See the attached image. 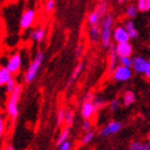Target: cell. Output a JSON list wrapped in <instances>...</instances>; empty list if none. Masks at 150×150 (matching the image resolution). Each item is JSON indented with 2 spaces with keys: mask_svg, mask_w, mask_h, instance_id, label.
Wrapping results in <instances>:
<instances>
[{
  "mask_svg": "<svg viewBox=\"0 0 150 150\" xmlns=\"http://www.w3.org/2000/svg\"><path fill=\"white\" fill-rule=\"evenodd\" d=\"M132 76V71L129 67L125 66H118L112 72V78L117 81H127Z\"/></svg>",
  "mask_w": 150,
  "mask_h": 150,
  "instance_id": "obj_4",
  "label": "cell"
},
{
  "mask_svg": "<svg viewBox=\"0 0 150 150\" xmlns=\"http://www.w3.org/2000/svg\"><path fill=\"white\" fill-rule=\"evenodd\" d=\"M147 60L141 56H136L132 59V68L135 72L137 73H144L147 66Z\"/></svg>",
  "mask_w": 150,
  "mask_h": 150,
  "instance_id": "obj_10",
  "label": "cell"
},
{
  "mask_svg": "<svg viewBox=\"0 0 150 150\" xmlns=\"http://www.w3.org/2000/svg\"><path fill=\"white\" fill-rule=\"evenodd\" d=\"M135 100H136V97H135V93L133 91H125L123 97H122V102H123V105L125 106H130L134 103Z\"/></svg>",
  "mask_w": 150,
  "mask_h": 150,
  "instance_id": "obj_19",
  "label": "cell"
},
{
  "mask_svg": "<svg viewBox=\"0 0 150 150\" xmlns=\"http://www.w3.org/2000/svg\"><path fill=\"white\" fill-rule=\"evenodd\" d=\"M118 55L116 53L115 47H112L110 50V55H108V72L112 73L115 71V69L117 68V62H118Z\"/></svg>",
  "mask_w": 150,
  "mask_h": 150,
  "instance_id": "obj_13",
  "label": "cell"
},
{
  "mask_svg": "<svg viewBox=\"0 0 150 150\" xmlns=\"http://www.w3.org/2000/svg\"><path fill=\"white\" fill-rule=\"evenodd\" d=\"M83 68H84V63L83 62H79L76 66V68L74 69V71H73V73H72V75H71V77H70V79H69V83L68 84H72L73 81L76 79V78L78 77V75L81 74V72L83 71Z\"/></svg>",
  "mask_w": 150,
  "mask_h": 150,
  "instance_id": "obj_21",
  "label": "cell"
},
{
  "mask_svg": "<svg viewBox=\"0 0 150 150\" xmlns=\"http://www.w3.org/2000/svg\"><path fill=\"white\" fill-rule=\"evenodd\" d=\"M144 143H145V146H146V149L150 150V136L147 138V139H146V141L144 142Z\"/></svg>",
  "mask_w": 150,
  "mask_h": 150,
  "instance_id": "obj_38",
  "label": "cell"
},
{
  "mask_svg": "<svg viewBox=\"0 0 150 150\" xmlns=\"http://www.w3.org/2000/svg\"><path fill=\"white\" fill-rule=\"evenodd\" d=\"M129 150H147V149H146L145 143H143L141 141H134L130 144Z\"/></svg>",
  "mask_w": 150,
  "mask_h": 150,
  "instance_id": "obj_24",
  "label": "cell"
},
{
  "mask_svg": "<svg viewBox=\"0 0 150 150\" xmlns=\"http://www.w3.org/2000/svg\"><path fill=\"white\" fill-rule=\"evenodd\" d=\"M4 86H6V91H8L9 93H11V92H12V91L16 88L17 84H16V81L12 78V79H11L10 81H8V83L4 85Z\"/></svg>",
  "mask_w": 150,
  "mask_h": 150,
  "instance_id": "obj_31",
  "label": "cell"
},
{
  "mask_svg": "<svg viewBox=\"0 0 150 150\" xmlns=\"http://www.w3.org/2000/svg\"><path fill=\"white\" fill-rule=\"evenodd\" d=\"M96 112H97V110H96L92 101H84V103L81 105V117L85 120H89L94 115Z\"/></svg>",
  "mask_w": 150,
  "mask_h": 150,
  "instance_id": "obj_8",
  "label": "cell"
},
{
  "mask_svg": "<svg viewBox=\"0 0 150 150\" xmlns=\"http://www.w3.org/2000/svg\"><path fill=\"white\" fill-rule=\"evenodd\" d=\"M69 135H70V129H69V127H68V128H66L64 130H62V132L60 133L59 137H58V139H57V145L60 146V145L63 144L64 142L68 141Z\"/></svg>",
  "mask_w": 150,
  "mask_h": 150,
  "instance_id": "obj_22",
  "label": "cell"
},
{
  "mask_svg": "<svg viewBox=\"0 0 150 150\" xmlns=\"http://www.w3.org/2000/svg\"><path fill=\"white\" fill-rule=\"evenodd\" d=\"M114 26V18L112 15H105L101 24V43L104 47H110L114 31L112 30Z\"/></svg>",
  "mask_w": 150,
  "mask_h": 150,
  "instance_id": "obj_1",
  "label": "cell"
},
{
  "mask_svg": "<svg viewBox=\"0 0 150 150\" xmlns=\"http://www.w3.org/2000/svg\"><path fill=\"white\" fill-rule=\"evenodd\" d=\"M120 129H121V123H120V122L110 121V123L102 130L101 135H102V136H108V135L116 134V133H118V132L120 131Z\"/></svg>",
  "mask_w": 150,
  "mask_h": 150,
  "instance_id": "obj_11",
  "label": "cell"
},
{
  "mask_svg": "<svg viewBox=\"0 0 150 150\" xmlns=\"http://www.w3.org/2000/svg\"><path fill=\"white\" fill-rule=\"evenodd\" d=\"M112 38L117 43H125V42H129L131 39L128 30L125 28V26L116 27V29L114 30V33H112Z\"/></svg>",
  "mask_w": 150,
  "mask_h": 150,
  "instance_id": "obj_6",
  "label": "cell"
},
{
  "mask_svg": "<svg viewBox=\"0 0 150 150\" xmlns=\"http://www.w3.org/2000/svg\"><path fill=\"white\" fill-rule=\"evenodd\" d=\"M119 62H120V64H122V66L129 67V68L132 67V59L128 56L119 57Z\"/></svg>",
  "mask_w": 150,
  "mask_h": 150,
  "instance_id": "obj_28",
  "label": "cell"
},
{
  "mask_svg": "<svg viewBox=\"0 0 150 150\" xmlns=\"http://www.w3.org/2000/svg\"><path fill=\"white\" fill-rule=\"evenodd\" d=\"M125 28L128 30L129 35L131 37V39H137L138 38V31L136 27L134 25V22L132 21V19H128V21H125Z\"/></svg>",
  "mask_w": 150,
  "mask_h": 150,
  "instance_id": "obj_15",
  "label": "cell"
},
{
  "mask_svg": "<svg viewBox=\"0 0 150 150\" xmlns=\"http://www.w3.org/2000/svg\"><path fill=\"white\" fill-rule=\"evenodd\" d=\"M144 74L146 77L150 78V60L147 62V66H146V70H145Z\"/></svg>",
  "mask_w": 150,
  "mask_h": 150,
  "instance_id": "obj_35",
  "label": "cell"
},
{
  "mask_svg": "<svg viewBox=\"0 0 150 150\" xmlns=\"http://www.w3.org/2000/svg\"><path fill=\"white\" fill-rule=\"evenodd\" d=\"M21 92H22V87L21 85H17L15 89L10 93L9 100L6 103V112L12 119H16L18 115V101L21 98Z\"/></svg>",
  "mask_w": 150,
  "mask_h": 150,
  "instance_id": "obj_2",
  "label": "cell"
},
{
  "mask_svg": "<svg viewBox=\"0 0 150 150\" xmlns=\"http://www.w3.org/2000/svg\"><path fill=\"white\" fill-rule=\"evenodd\" d=\"M44 38H45V29L43 27H38L37 29L30 32V39L35 41V42L40 43L44 40Z\"/></svg>",
  "mask_w": 150,
  "mask_h": 150,
  "instance_id": "obj_14",
  "label": "cell"
},
{
  "mask_svg": "<svg viewBox=\"0 0 150 150\" xmlns=\"http://www.w3.org/2000/svg\"><path fill=\"white\" fill-rule=\"evenodd\" d=\"M88 37L91 43H98L101 41V26H91L88 30Z\"/></svg>",
  "mask_w": 150,
  "mask_h": 150,
  "instance_id": "obj_12",
  "label": "cell"
},
{
  "mask_svg": "<svg viewBox=\"0 0 150 150\" xmlns=\"http://www.w3.org/2000/svg\"><path fill=\"white\" fill-rule=\"evenodd\" d=\"M81 53H83V44H78L77 47H76V56H81Z\"/></svg>",
  "mask_w": 150,
  "mask_h": 150,
  "instance_id": "obj_36",
  "label": "cell"
},
{
  "mask_svg": "<svg viewBox=\"0 0 150 150\" xmlns=\"http://www.w3.org/2000/svg\"><path fill=\"white\" fill-rule=\"evenodd\" d=\"M56 8V1L55 0H47L45 3V11L47 13H52Z\"/></svg>",
  "mask_w": 150,
  "mask_h": 150,
  "instance_id": "obj_27",
  "label": "cell"
},
{
  "mask_svg": "<svg viewBox=\"0 0 150 150\" xmlns=\"http://www.w3.org/2000/svg\"><path fill=\"white\" fill-rule=\"evenodd\" d=\"M3 131H4V121H3V119L1 118L0 119V134L1 135L3 134Z\"/></svg>",
  "mask_w": 150,
  "mask_h": 150,
  "instance_id": "obj_37",
  "label": "cell"
},
{
  "mask_svg": "<svg viewBox=\"0 0 150 150\" xmlns=\"http://www.w3.org/2000/svg\"><path fill=\"white\" fill-rule=\"evenodd\" d=\"M137 8L139 12H148V11H150V0H138Z\"/></svg>",
  "mask_w": 150,
  "mask_h": 150,
  "instance_id": "obj_23",
  "label": "cell"
},
{
  "mask_svg": "<svg viewBox=\"0 0 150 150\" xmlns=\"http://www.w3.org/2000/svg\"><path fill=\"white\" fill-rule=\"evenodd\" d=\"M108 8H110V2H108V0H99L97 3V6H96V9L94 10H96L102 17H104L105 14H106V12L108 11Z\"/></svg>",
  "mask_w": 150,
  "mask_h": 150,
  "instance_id": "obj_17",
  "label": "cell"
},
{
  "mask_svg": "<svg viewBox=\"0 0 150 150\" xmlns=\"http://www.w3.org/2000/svg\"><path fill=\"white\" fill-rule=\"evenodd\" d=\"M64 116H66V110L60 108L57 114V125H60L62 122H64Z\"/></svg>",
  "mask_w": 150,
  "mask_h": 150,
  "instance_id": "obj_29",
  "label": "cell"
},
{
  "mask_svg": "<svg viewBox=\"0 0 150 150\" xmlns=\"http://www.w3.org/2000/svg\"><path fill=\"white\" fill-rule=\"evenodd\" d=\"M8 1H11V2H13V1H15V0H8Z\"/></svg>",
  "mask_w": 150,
  "mask_h": 150,
  "instance_id": "obj_41",
  "label": "cell"
},
{
  "mask_svg": "<svg viewBox=\"0 0 150 150\" xmlns=\"http://www.w3.org/2000/svg\"><path fill=\"white\" fill-rule=\"evenodd\" d=\"M35 12L32 9L26 10L25 12L23 13L22 17H21V22H19V26L22 29H28L30 28L35 22Z\"/></svg>",
  "mask_w": 150,
  "mask_h": 150,
  "instance_id": "obj_5",
  "label": "cell"
},
{
  "mask_svg": "<svg viewBox=\"0 0 150 150\" xmlns=\"http://www.w3.org/2000/svg\"><path fill=\"white\" fill-rule=\"evenodd\" d=\"M73 120H74V112L72 110H67L66 116H64V123H66L67 127H70L72 125Z\"/></svg>",
  "mask_w": 150,
  "mask_h": 150,
  "instance_id": "obj_26",
  "label": "cell"
},
{
  "mask_svg": "<svg viewBox=\"0 0 150 150\" xmlns=\"http://www.w3.org/2000/svg\"><path fill=\"white\" fill-rule=\"evenodd\" d=\"M102 18H103V17H102V16H101L100 14L94 10V11H92V12L88 15V25L90 26V27L91 26L99 25Z\"/></svg>",
  "mask_w": 150,
  "mask_h": 150,
  "instance_id": "obj_18",
  "label": "cell"
},
{
  "mask_svg": "<svg viewBox=\"0 0 150 150\" xmlns=\"http://www.w3.org/2000/svg\"><path fill=\"white\" fill-rule=\"evenodd\" d=\"M119 105H120V103H119V100H117V99H115V100L110 101V103L108 104V108H110V112H116V110H118Z\"/></svg>",
  "mask_w": 150,
  "mask_h": 150,
  "instance_id": "obj_32",
  "label": "cell"
},
{
  "mask_svg": "<svg viewBox=\"0 0 150 150\" xmlns=\"http://www.w3.org/2000/svg\"><path fill=\"white\" fill-rule=\"evenodd\" d=\"M137 12H138V8L134 4H130L128 6L127 10H125V15L128 17L129 19H133L135 16L137 15Z\"/></svg>",
  "mask_w": 150,
  "mask_h": 150,
  "instance_id": "obj_20",
  "label": "cell"
},
{
  "mask_svg": "<svg viewBox=\"0 0 150 150\" xmlns=\"http://www.w3.org/2000/svg\"><path fill=\"white\" fill-rule=\"evenodd\" d=\"M93 135H94L93 132L88 131L87 133H86V135H84V137H83V139H81V143H83L84 145L89 144V143L92 141V138H93Z\"/></svg>",
  "mask_w": 150,
  "mask_h": 150,
  "instance_id": "obj_30",
  "label": "cell"
},
{
  "mask_svg": "<svg viewBox=\"0 0 150 150\" xmlns=\"http://www.w3.org/2000/svg\"><path fill=\"white\" fill-rule=\"evenodd\" d=\"M4 150H15V149H14L13 147H11V146H8V147H6Z\"/></svg>",
  "mask_w": 150,
  "mask_h": 150,
  "instance_id": "obj_39",
  "label": "cell"
},
{
  "mask_svg": "<svg viewBox=\"0 0 150 150\" xmlns=\"http://www.w3.org/2000/svg\"><path fill=\"white\" fill-rule=\"evenodd\" d=\"M92 102H93L94 107H96L97 110H103L104 107L106 106V102H105L103 99H101V98H94L93 100H92Z\"/></svg>",
  "mask_w": 150,
  "mask_h": 150,
  "instance_id": "obj_25",
  "label": "cell"
},
{
  "mask_svg": "<svg viewBox=\"0 0 150 150\" xmlns=\"http://www.w3.org/2000/svg\"><path fill=\"white\" fill-rule=\"evenodd\" d=\"M70 148H71V144L68 141L64 142L63 144H61L59 146V150H70Z\"/></svg>",
  "mask_w": 150,
  "mask_h": 150,
  "instance_id": "obj_33",
  "label": "cell"
},
{
  "mask_svg": "<svg viewBox=\"0 0 150 150\" xmlns=\"http://www.w3.org/2000/svg\"><path fill=\"white\" fill-rule=\"evenodd\" d=\"M42 61H43V53L42 52H38V54L35 55V59L30 63L28 70L25 74V81L26 83H31V81H35V76H37L39 70H40V67L42 64Z\"/></svg>",
  "mask_w": 150,
  "mask_h": 150,
  "instance_id": "obj_3",
  "label": "cell"
},
{
  "mask_svg": "<svg viewBox=\"0 0 150 150\" xmlns=\"http://www.w3.org/2000/svg\"><path fill=\"white\" fill-rule=\"evenodd\" d=\"M115 50L119 57L128 56L130 57L133 53V47L129 42L125 43H117V46L115 47Z\"/></svg>",
  "mask_w": 150,
  "mask_h": 150,
  "instance_id": "obj_9",
  "label": "cell"
},
{
  "mask_svg": "<svg viewBox=\"0 0 150 150\" xmlns=\"http://www.w3.org/2000/svg\"><path fill=\"white\" fill-rule=\"evenodd\" d=\"M12 74L13 73L10 71L6 67H2L0 69V85L3 86L6 85L8 81H10L12 79Z\"/></svg>",
  "mask_w": 150,
  "mask_h": 150,
  "instance_id": "obj_16",
  "label": "cell"
},
{
  "mask_svg": "<svg viewBox=\"0 0 150 150\" xmlns=\"http://www.w3.org/2000/svg\"><path fill=\"white\" fill-rule=\"evenodd\" d=\"M128 0H117V2L118 3H123V2H127Z\"/></svg>",
  "mask_w": 150,
  "mask_h": 150,
  "instance_id": "obj_40",
  "label": "cell"
},
{
  "mask_svg": "<svg viewBox=\"0 0 150 150\" xmlns=\"http://www.w3.org/2000/svg\"><path fill=\"white\" fill-rule=\"evenodd\" d=\"M90 127H91V125H90V122H89V120H85L84 125H83V129H84V131L88 132L89 130H90Z\"/></svg>",
  "mask_w": 150,
  "mask_h": 150,
  "instance_id": "obj_34",
  "label": "cell"
},
{
  "mask_svg": "<svg viewBox=\"0 0 150 150\" xmlns=\"http://www.w3.org/2000/svg\"><path fill=\"white\" fill-rule=\"evenodd\" d=\"M21 66H22V57H21L19 54L16 53L10 57L6 67L13 73V74H15V73H17L19 71Z\"/></svg>",
  "mask_w": 150,
  "mask_h": 150,
  "instance_id": "obj_7",
  "label": "cell"
}]
</instances>
